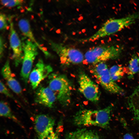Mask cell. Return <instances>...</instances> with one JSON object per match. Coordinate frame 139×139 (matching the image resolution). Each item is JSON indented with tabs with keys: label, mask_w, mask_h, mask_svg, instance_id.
Returning a JSON list of instances; mask_svg holds the SVG:
<instances>
[{
	"label": "cell",
	"mask_w": 139,
	"mask_h": 139,
	"mask_svg": "<svg viewBox=\"0 0 139 139\" xmlns=\"http://www.w3.org/2000/svg\"><path fill=\"white\" fill-rule=\"evenodd\" d=\"M112 109L111 105L100 110H80L74 116V123L80 126H94L107 128L109 125Z\"/></svg>",
	"instance_id": "cell-1"
},
{
	"label": "cell",
	"mask_w": 139,
	"mask_h": 139,
	"mask_svg": "<svg viewBox=\"0 0 139 139\" xmlns=\"http://www.w3.org/2000/svg\"><path fill=\"white\" fill-rule=\"evenodd\" d=\"M139 19V12H136L119 19L111 18L107 20L94 34L81 41H93L115 33L135 23Z\"/></svg>",
	"instance_id": "cell-2"
},
{
	"label": "cell",
	"mask_w": 139,
	"mask_h": 139,
	"mask_svg": "<svg viewBox=\"0 0 139 139\" xmlns=\"http://www.w3.org/2000/svg\"><path fill=\"white\" fill-rule=\"evenodd\" d=\"M48 87L55 94L57 99L65 106L70 103L72 86L67 77L65 75L52 73L48 76Z\"/></svg>",
	"instance_id": "cell-3"
},
{
	"label": "cell",
	"mask_w": 139,
	"mask_h": 139,
	"mask_svg": "<svg viewBox=\"0 0 139 139\" xmlns=\"http://www.w3.org/2000/svg\"><path fill=\"white\" fill-rule=\"evenodd\" d=\"M122 50V47L118 45L97 46L86 52L84 59L88 63L95 65L117 58Z\"/></svg>",
	"instance_id": "cell-4"
},
{
	"label": "cell",
	"mask_w": 139,
	"mask_h": 139,
	"mask_svg": "<svg viewBox=\"0 0 139 139\" xmlns=\"http://www.w3.org/2000/svg\"><path fill=\"white\" fill-rule=\"evenodd\" d=\"M91 72L106 90L114 94H121L123 90L112 79L109 70L104 62L94 65Z\"/></svg>",
	"instance_id": "cell-5"
},
{
	"label": "cell",
	"mask_w": 139,
	"mask_h": 139,
	"mask_svg": "<svg viewBox=\"0 0 139 139\" xmlns=\"http://www.w3.org/2000/svg\"><path fill=\"white\" fill-rule=\"evenodd\" d=\"M50 44L53 50L58 55L62 65L68 66L80 64L84 59L83 54L77 49L52 41Z\"/></svg>",
	"instance_id": "cell-6"
},
{
	"label": "cell",
	"mask_w": 139,
	"mask_h": 139,
	"mask_svg": "<svg viewBox=\"0 0 139 139\" xmlns=\"http://www.w3.org/2000/svg\"><path fill=\"white\" fill-rule=\"evenodd\" d=\"M23 57L21 71L23 80L27 82L34 61L38 54L37 45L28 39L23 45Z\"/></svg>",
	"instance_id": "cell-7"
},
{
	"label": "cell",
	"mask_w": 139,
	"mask_h": 139,
	"mask_svg": "<svg viewBox=\"0 0 139 139\" xmlns=\"http://www.w3.org/2000/svg\"><path fill=\"white\" fill-rule=\"evenodd\" d=\"M78 83L79 91L86 99L95 103L99 101L100 92L98 86L84 72L80 73Z\"/></svg>",
	"instance_id": "cell-8"
},
{
	"label": "cell",
	"mask_w": 139,
	"mask_h": 139,
	"mask_svg": "<svg viewBox=\"0 0 139 139\" xmlns=\"http://www.w3.org/2000/svg\"><path fill=\"white\" fill-rule=\"evenodd\" d=\"M55 124L54 119L46 114L36 115L34 120V128L38 139H46L53 132Z\"/></svg>",
	"instance_id": "cell-9"
},
{
	"label": "cell",
	"mask_w": 139,
	"mask_h": 139,
	"mask_svg": "<svg viewBox=\"0 0 139 139\" xmlns=\"http://www.w3.org/2000/svg\"><path fill=\"white\" fill-rule=\"evenodd\" d=\"M53 68L50 65L46 64L41 59L38 61L31 70L29 79L33 89H35L40 82L51 73Z\"/></svg>",
	"instance_id": "cell-10"
},
{
	"label": "cell",
	"mask_w": 139,
	"mask_h": 139,
	"mask_svg": "<svg viewBox=\"0 0 139 139\" xmlns=\"http://www.w3.org/2000/svg\"><path fill=\"white\" fill-rule=\"evenodd\" d=\"M9 41L13 52V58L14 64L18 66L22 62L23 57V45L14 29L13 22L10 21Z\"/></svg>",
	"instance_id": "cell-11"
},
{
	"label": "cell",
	"mask_w": 139,
	"mask_h": 139,
	"mask_svg": "<svg viewBox=\"0 0 139 139\" xmlns=\"http://www.w3.org/2000/svg\"><path fill=\"white\" fill-rule=\"evenodd\" d=\"M56 99L54 93L49 87L40 86L36 92L35 102L46 107L52 108Z\"/></svg>",
	"instance_id": "cell-12"
},
{
	"label": "cell",
	"mask_w": 139,
	"mask_h": 139,
	"mask_svg": "<svg viewBox=\"0 0 139 139\" xmlns=\"http://www.w3.org/2000/svg\"><path fill=\"white\" fill-rule=\"evenodd\" d=\"M1 73L9 88L16 94L20 93L22 91L21 87L12 72L8 60L6 61L2 67Z\"/></svg>",
	"instance_id": "cell-13"
},
{
	"label": "cell",
	"mask_w": 139,
	"mask_h": 139,
	"mask_svg": "<svg viewBox=\"0 0 139 139\" xmlns=\"http://www.w3.org/2000/svg\"><path fill=\"white\" fill-rule=\"evenodd\" d=\"M18 25L20 29L24 35L36 44L45 55L47 56L50 55L48 52L41 46L36 40L31 29L30 23L27 20L25 19H21L18 22Z\"/></svg>",
	"instance_id": "cell-14"
},
{
	"label": "cell",
	"mask_w": 139,
	"mask_h": 139,
	"mask_svg": "<svg viewBox=\"0 0 139 139\" xmlns=\"http://www.w3.org/2000/svg\"><path fill=\"white\" fill-rule=\"evenodd\" d=\"M66 139H100L96 132L91 130L82 128L69 133Z\"/></svg>",
	"instance_id": "cell-15"
},
{
	"label": "cell",
	"mask_w": 139,
	"mask_h": 139,
	"mask_svg": "<svg viewBox=\"0 0 139 139\" xmlns=\"http://www.w3.org/2000/svg\"><path fill=\"white\" fill-rule=\"evenodd\" d=\"M128 103L133 113L134 119L139 123V86L130 96Z\"/></svg>",
	"instance_id": "cell-16"
},
{
	"label": "cell",
	"mask_w": 139,
	"mask_h": 139,
	"mask_svg": "<svg viewBox=\"0 0 139 139\" xmlns=\"http://www.w3.org/2000/svg\"><path fill=\"white\" fill-rule=\"evenodd\" d=\"M0 115L1 116L12 120L19 125L20 123L14 115L8 105L5 102L1 101L0 104Z\"/></svg>",
	"instance_id": "cell-17"
},
{
	"label": "cell",
	"mask_w": 139,
	"mask_h": 139,
	"mask_svg": "<svg viewBox=\"0 0 139 139\" xmlns=\"http://www.w3.org/2000/svg\"><path fill=\"white\" fill-rule=\"evenodd\" d=\"M126 70V73L130 77H132L139 71V59L138 56L134 55L132 56Z\"/></svg>",
	"instance_id": "cell-18"
},
{
	"label": "cell",
	"mask_w": 139,
	"mask_h": 139,
	"mask_svg": "<svg viewBox=\"0 0 139 139\" xmlns=\"http://www.w3.org/2000/svg\"><path fill=\"white\" fill-rule=\"evenodd\" d=\"M109 71L111 77L114 81L121 78L125 72L124 68L118 65L112 66L109 69Z\"/></svg>",
	"instance_id": "cell-19"
},
{
	"label": "cell",
	"mask_w": 139,
	"mask_h": 139,
	"mask_svg": "<svg viewBox=\"0 0 139 139\" xmlns=\"http://www.w3.org/2000/svg\"><path fill=\"white\" fill-rule=\"evenodd\" d=\"M23 2V1L21 0H1V2L2 5L9 7L20 5Z\"/></svg>",
	"instance_id": "cell-20"
},
{
	"label": "cell",
	"mask_w": 139,
	"mask_h": 139,
	"mask_svg": "<svg viewBox=\"0 0 139 139\" xmlns=\"http://www.w3.org/2000/svg\"><path fill=\"white\" fill-rule=\"evenodd\" d=\"M8 27L7 19L5 14L1 13L0 15V28L1 30L7 29Z\"/></svg>",
	"instance_id": "cell-21"
},
{
	"label": "cell",
	"mask_w": 139,
	"mask_h": 139,
	"mask_svg": "<svg viewBox=\"0 0 139 139\" xmlns=\"http://www.w3.org/2000/svg\"><path fill=\"white\" fill-rule=\"evenodd\" d=\"M0 92L6 96L10 98L13 96L3 82L1 81L0 83Z\"/></svg>",
	"instance_id": "cell-22"
},
{
	"label": "cell",
	"mask_w": 139,
	"mask_h": 139,
	"mask_svg": "<svg viewBox=\"0 0 139 139\" xmlns=\"http://www.w3.org/2000/svg\"><path fill=\"white\" fill-rule=\"evenodd\" d=\"M59 129L57 128L55 132L54 131L50 134L46 139H60L59 131Z\"/></svg>",
	"instance_id": "cell-23"
},
{
	"label": "cell",
	"mask_w": 139,
	"mask_h": 139,
	"mask_svg": "<svg viewBox=\"0 0 139 139\" xmlns=\"http://www.w3.org/2000/svg\"><path fill=\"white\" fill-rule=\"evenodd\" d=\"M2 38V37H0V58L2 57L4 51V43Z\"/></svg>",
	"instance_id": "cell-24"
},
{
	"label": "cell",
	"mask_w": 139,
	"mask_h": 139,
	"mask_svg": "<svg viewBox=\"0 0 139 139\" xmlns=\"http://www.w3.org/2000/svg\"><path fill=\"white\" fill-rule=\"evenodd\" d=\"M123 139H135L131 134L126 133L124 135Z\"/></svg>",
	"instance_id": "cell-25"
},
{
	"label": "cell",
	"mask_w": 139,
	"mask_h": 139,
	"mask_svg": "<svg viewBox=\"0 0 139 139\" xmlns=\"http://www.w3.org/2000/svg\"><path fill=\"white\" fill-rule=\"evenodd\" d=\"M138 57L139 59V53L138 54Z\"/></svg>",
	"instance_id": "cell-26"
}]
</instances>
